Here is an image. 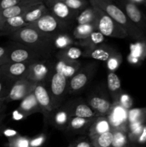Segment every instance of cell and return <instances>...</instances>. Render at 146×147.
Listing matches in <instances>:
<instances>
[{
    "instance_id": "cell-31",
    "label": "cell",
    "mask_w": 146,
    "mask_h": 147,
    "mask_svg": "<svg viewBox=\"0 0 146 147\" xmlns=\"http://www.w3.org/2000/svg\"><path fill=\"white\" fill-rule=\"evenodd\" d=\"M83 56V51L78 47L70 46L64 50H60L57 54V58L68 60H77Z\"/></svg>"
},
{
    "instance_id": "cell-12",
    "label": "cell",
    "mask_w": 146,
    "mask_h": 147,
    "mask_svg": "<svg viewBox=\"0 0 146 147\" xmlns=\"http://www.w3.org/2000/svg\"><path fill=\"white\" fill-rule=\"evenodd\" d=\"M127 113V110L124 109L118 102H114L106 116L113 130H122L126 132L128 126Z\"/></svg>"
},
{
    "instance_id": "cell-14",
    "label": "cell",
    "mask_w": 146,
    "mask_h": 147,
    "mask_svg": "<svg viewBox=\"0 0 146 147\" xmlns=\"http://www.w3.org/2000/svg\"><path fill=\"white\" fill-rule=\"evenodd\" d=\"M31 62L32 61L2 65L0 66V73L3 76L17 81L19 79L25 78Z\"/></svg>"
},
{
    "instance_id": "cell-17",
    "label": "cell",
    "mask_w": 146,
    "mask_h": 147,
    "mask_svg": "<svg viewBox=\"0 0 146 147\" xmlns=\"http://www.w3.org/2000/svg\"><path fill=\"white\" fill-rule=\"evenodd\" d=\"M117 52V50L111 46L101 44L84 50L83 52V57L107 62L110 57Z\"/></svg>"
},
{
    "instance_id": "cell-3",
    "label": "cell",
    "mask_w": 146,
    "mask_h": 147,
    "mask_svg": "<svg viewBox=\"0 0 146 147\" xmlns=\"http://www.w3.org/2000/svg\"><path fill=\"white\" fill-rule=\"evenodd\" d=\"M28 27L34 28L42 34L51 38H54L60 33L67 32L68 25L56 18L50 11L47 14Z\"/></svg>"
},
{
    "instance_id": "cell-47",
    "label": "cell",
    "mask_w": 146,
    "mask_h": 147,
    "mask_svg": "<svg viewBox=\"0 0 146 147\" xmlns=\"http://www.w3.org/2000/svg\"><path fill=\"white\" fill-rule=\"evenodd\" d=\"M4 106H6L5 99H0V109L4 107Z\"/></svg>"
},
{
    "instance_id": "cell-36",
    "label": "cell",
    "mask_w": 146,
    "mask_h": 147,
    "mask_svg": "<svg viewBox=\"0 0 146 147\" xmlns=\"http://www.w3.org/2000/svg\"><path fill=\"white\" fill-rule=\"evenodd\" d=\"M63 2L71 10L76 13H80L85 8L88 7L90 1L84 0H62Z\"/></svg>"
},
{
    "instance_id": "cell-43",
    "label": "cell",
    "mask_w": 146,
    "mask_h": 147,
    "mask_svg": "<svg viewBox=\"0 0 146 147\" xmlns=\"http://www.w3.org/2000/svg\"><path fill=\"white\" fill-rule=\"evenodd\" d=\"M74 147H93L91 142L86 139H80L77 142Z\"/></svg>"
},
{
    "instance_id": "cell-18",
    "label": "cell",
    "mask_w": 146,
    "mask_h": 147,
    "mask_svg": "<svg viewBox=\"0 0 146 147\" xmlns=\"http://www.w3.org/2000/svg\"><path fill=\"white\" fill-rule=\"evenodd\" d=\"M87 104L93 109L98 117L107 116L112 107L110 100L102 96L93 95L87 99Z\"/></svg>"
},
{
    "instance_id": "cell-46",
    "label": "cell",
    "mask_w": 146,
    "mask_h": 147,
    "mask_svg": "<svg viewBox=\"0 0 146 147\" xmlns=\"http://www.w3.org/2000/svg\"><path fill=\"white\" fill-rule=\"evenodd\" d=\"M132 3L138 6H143L146 7V0H130Z\"/></svg>"
},
{
    "instance_id": "cell-42",
    "label": "cell",
    "mask_w": 146,
    "mask_h": 147,
    "mask_svg": "<svg viewBox=\"0 0 146 147\" xmlns=\"http://www.w3.org/2000/svg\"><path fill=\"white\" fill-rule=\"evenodd\" d=\"M8 52V45L0 46V66L4 64V60Z\"/></svg>"
},
{
    "instance_id": "cell-8",
    "label": "cell",
    "mask_w": 146,
    "mask_h": 147,
    "mask_svg": "<svg viewBox=\"0 0 146 147\" xmlns=\"http://www.w3.org/2000/svg\"><path fill=\"white\" fill-rule=\"evenodd\" d=\"M52 73V65L47 60H34L31 62L24 78L34 83H43L50 78Z\"/></svg>"
},
{
    "instance_id": "cell-9",
    "label": "cell",
    "mask_w": 146,
    "mask_h": 147,
    "mask_svg": "<svg viewBox=\"0 0 146 147\" xmlns=\"http://www.w3.org/2000/svg\"><path fill=\"white\" fill-rule=\"evenodd\" d=\"M116 4L124 11L129 20L146 34V17L137 5L130 0L115 1Z\"/></svg>"
},
{
    "instance_id": "cell-1",
    "label": "cell",
    "mask_w": 146,
    "mask_h": 147,
    "mask_svg": "<svg viewBox=\"0 0 146 147\" xmlns=\"http://www.w3.org/2000/svg\"><path fill=\"white\" fill-rule=\"evenodd\" d=\"M9 36L13 42L34 50L47 60L56 50L53 45L52 38L28 26L11 33Z\"/></svg>"
},
{
    "instance_id": "cell-22",
    "label": "cell",
    "mask_w": 146,
    "mask_h": 147,
    "mask_svg": "<svg viewBox=\"0 0 146 147\" xmlns=\"http://www.w3.org/2000/svg\"><path fill=\"white\" fill-rule=\"evenodd\" d=\"M17 110L19 111L24 116V118L33 113L41 112L33 92L21 100V103Z\"/></svg>"
},
{
    "instance_id": "cell-16",
    "label": "cell",
    "mask_w": 146,
    "mask_h": 147,
    "mask_svg": "<svg viewBox=\"0 0 146 147\" xmlns=\"http://www.w3.org/2000/svg\"><path fill=\"white\" fill-rule=\"evenodd\" d=\"M71 117L97 119L98 116L87 103L82 100H74L66 105Z\"/></svg>"
},
{
    "instance_id": "cell-6",
    "label": "cell",
    "mask_w": 146,
    "mask_h": 147,
    "mask_svg": "<svg viewBox=\"0 0 146 147\" xmlns=\"http://www.w3.org/2000/svg\"><path fill=\"white\" fill-rule=\"evenodd\" d=\"M97 64L90 63L81 67L73 77L69 80L68 93L70 94L78 93L83 90L91 81L97 71Z\"/></svg>"
},
{
    "instance_id": "cell-35",
    "label": "cell",
    "mask_w": 146,
    "mask_h": 147,
    "mask_svg": "<svg viewBox=\"0 0 146 147\" xmlns=\"http://www.w3.org/2000/svg\"><path fill=\"white\" fill-rule=\"evenodd\" d=\"M127 134L122 130H113L112 147H127Z\"/></svg>"
},
{
    "instance_id": "cell-25",
    "label": "cell",
    "mask_w": 146,
    "mask_h": 147,
    "mask_svg": "<svg viewBox=\"0 0 146 147\" xmlns=\"http://www.w3.org/2000/svg\"><path fill=\"white\" fill-rule=\"evenodd\" d=\"M112 130L113 129H112L108 119H107L106 116L97 117L89 129V137H90V139H92L94 136H98V135L104 134L105 132L110 131Z\"/></svg>"
},
{
    "instance_id": "cell-41",
    "label": "cell",
    "mask_w": 146,
    "mask_h": 147,
    "mask_svg": "<svg viewBox=\"0 0 146 147\" xmlns=\"http://www.w3.org/2000/svg\"><path fill=\"white\" fill-rule=\"evenodd\" d=\"M46 140V136L44 134H40V136L34 138L30 140V147H39L43 144Z\"/></svg>"
},
{
    "instance_id": "cell-49",
    "label": "cell",
    "mask_w": 146,
    "mask_h": 147,
    "mask_svg": "<svg viewBox=\"0 0 146 147\" xmlns=\"http://www.w3.org/2000/svg\"><path fill=\"white\" fill-rule=\"evenodd\" d=\"M131 147H140V146H135V145H133Z\"/></svg>"
},
{
    "instance_id": "cell-29",
    "label": "cell",
    "mask_w": 146,
    "mask_h": 147,
    "mask_svg": "<svg viewBox=\"0 0 146 147\" xmlns=\"http://www.w3.org/2000/svg\"><path fill=\"white\" fill-rule=\"evenodd\" d=\"M97 31V25L94 24H80L77 25L74 29L72 32V36L74 40H81L87 38L93 32Z\"/></svg>"
},
{
    "instance_id": "cell-40",
    "label": "cell",
    "mask_w": 146,
    "mask_h": 147,
    "mask_svg": "<svg viewBox=\"0 0 146 147\" xmlns=\"http://www.w3.org/2000/svg\"><path fill=\"white\" fill-rule=\"evenodd\" d=\"M118 103H120L124 109H125L126 110L130 109V106H132L131 98H130V97L128 95L125 94V93H123V94L120 96L118 100Z\"/></svg>"
},
{
    "instance_id": "cell-26",
    "label": "cell",
    "mask_w": 146,
    "mask_h": 147,
    "mask_svg": "<svg viewBox=\"0 0 146 147\" xmlns=\"http://www.w3.org/2000/svg\"><path fill=\"white\" fill-rule=\"evenodd\" d=\"M96 119H83V118L71 117L67 129L74 133L82 134L88 131L90 126Z\"/></svg>"
},
{
    "instance_id": "cell-4",
    "label": "cell",
    "mask_w": 146,
    "mask_h": 147,
    "mask_svg": "<svg viewBox=\"0 0 146 147\" xmlns=\"http://www.w3.org/2000/svg\"><path fill=\"white\" fill-rule=\"evenodd\" d=\"M39 60H47L42 55L21 44L13 42L8 45V52L4 60V64L26 63Z\"/></svg>"
},
{
    "instance_id": "cell-45",
    "label": "cell",
    "mask_w": 146,
    "mask_h": 147,
    "mask_svg": "<svg viewBox=\"0 0 146 147\" xmlns=\"http://www.w3.org/2000/svg\"><path fill=\"white\" fill-rule=\"evenodd\" d=\"M6 117V106H4V107L1 108L0 109V126H1V123H2L3 121L5 119Z\"/></svg>"
},
{
    "instance_id": "cell-48",
    "label": "cell",
    "mask_w": 146,
    "mask_h": 147,
    "mask_svg": "<svg viewBox=\"0 0 146 147\" xmlns=\"http://www.w3.org/2000/svg\"><path fill=\"white\" fill-rule=\"evenodd\" d=\"M3 35H6L4 33H2V32H0V36H3Z\"/></svg>"
},
{
    "instance_id": "cell-15",
    "label": "cell",
    "mask_w": 146,
    "mask_h": 147,
    "mask_svg": "<svg viewBox=\"0 0 146 147\" xmlns=\"http://www.w3.org/2000/svg\"><path fill=\"white\" fill-rule=\"evenodd\" d=\"M81 68V63L77 60H68L57 58L52 64V70L70 80Z\"/></svg>"
},
{
    "instance_id": "cell-11",
    "label": "cell",
    "mask_w": 146,
    "mask_h": 147,
    "mask_svg": "<svg viewBox=\"0 0 146 147\" xmlns=\"http://www.w3.org/2000/svg\"><path fill=\"white\" fill-rule=\"evenodd\" d=\"M44 4L56 18L67 25L75 20L78 14L70 9L62 0H48L44 1Z\"/></svg>"
},
{
    "instance_id": "cell-5",
    "label": "cell",
    "mask_w": 146,
    "mask_h": 147,
    "mask_svg": "<svg viewBox=\"0 0 146 147\" xmlns=\"http://www.w3.org/2000/svg\"><path fill=\"white\" fill-rule=\"evenodd\" d=\"M96 9L97 14V31L102 35L109 37L123 39L128 37L127 32L122 26L102 11L97 8Z\"/></svg>"
},
{
    "instance_id": "cell-13",
    "label": "cell",
    "mask_w": 146,
    "mask_h": 147,
    "mask_svg": "<svg viewBox=\"0 0 146 147\" xmlns=\"http://www.w3.org/2000/svg\"><path fill=\"white\" fill-rule=\"evenodd\" d=\"M37 83L29 81L25 78L17 80L13 85L8 96L6 98V103L15 100H21L34 91Z\"/></svg>"
},
{
    "instance_id": "cell-24",
    "label": "cell",
    "mask_w": 146,
    "mask_h": 147,
    "mask_svg": "<svg viewBox=\"0 0 146 147\" xmlns=\"http://www.w3.org/2000/svg\"><path fill=\"white\" fill-rule=\"evenodd\" d=\"M107 88L114 102H118L120 96L123 93L119 77L113 72H108L107 76Z\"/></svg>"
},
{
    "instance_id": "cell-23",
    "label": "cell",
    "mask_w": 146,
    "mask_h": 147,
    "mask_svg": "<svg viewBox=\"0 0 146 147\" xmlns=\"http://www.w3.org/2000/svg\"><path fill=\"white\" fill-rule=\"evenodd\" d=\"M27 26V24L23 20L22 15L18 16L0 22V32L4 33L6 35H9Z\"/></svg>"
},
{
    "instance_id": "cell-38",
    "label": "cell",
    "mask_w": 146,
    "mask_h": 147,
    "mask_svg": "<svg viewBox=\"0 0 146 147\" xmlns=\"http://www.w3.org/2000/svg\"><path fill=\"white\" fill-rule=\"evenodd\" d=\"M122 62H123V57H122L121 54L119 52L115 53L106 62L107 63V67L108 69L109 72H113L114 73L115 70H116L120 67Z\"/></svg>"
},
{
    "instance_id": "cell-34",
    "label": "cell",
    "mask_w": 146,
    "mask_h": 147,
    "mask_svg": "<svg viewBox=\"0 0 146 147\" xmlns=\"http://www.w3.org/2000/svg\"><path fill=\"white\" fill-rule=\"evenodd\" d=\"M15 82L0 73V99L6 100Z\"/></svg>"
},
{
    "instance_id": "cell-21",
    "label": "cell",
    "mask_w": 146,
    "mask_h": 147,
    "mask_svg": "<svg viewBox=\"0 0 146 147\" xmlns=\"http://www.w3.org/2000/svg\"><path fill=\"white\" fill-rule=\"evenodd\" d=\"M70 119L71 116L65 105L54 109L50 117V121L54 127L60 130H64L68 128Z\"/></svg>"
},
{
    "instance_id": "cell-20",
    "label": "cell",
    "mask_w": 146,
    "mask_h": 147,
    "mask_svg": "<svg viewBox=\"0 0 146 147\" xmlns=\"http://www.w3.org/2000/svg\"><path fill=\"white\" fill-rule=\"evenodd\" d=\"M48 12L49 10L44 4V1H41L29 7L28 9L22 15V17L28 26L37 22Z\"/></svg>"
},
{
    "instance_id": "cell-10",
    "label": "cell",
    "mask_w": 146,
    "mask_h": 147,
    "mask_svg": "<svg viewBox=\"0 0 146 147\" xmlns=\"http://www.w3.org/2000/svg\"><path fill=\"white\" fill-rule=\"evenodd\" d=\"M34 96L39 105L41 113L44 117L46 122L49 121L54 109L53 107L52 98L47 88L43 83H37L34 89Z\"/></svg>"
},
{
    "instance_id": "cell-33",
    "label": "cell",
    "mask_w": 146,
    "mask_h": 147,
    "mask_svg": "<svg viewBox=\"0 0 146 147\" xmlns=\"http://www.w3.org/2000/svg\"><path fill=\"white\" fill-rule=\"evenodd\" d=\"M127 122L129 124L141 123L146 122V107L143 109H133L127 113Z\"/></svg>"
},
{
    "instance_id": "cell-2",
    "label": "cell",
    "mask_w": 146,
    "mask_h": 147,
    "mask_svg": "<svg viewBox=\"0 0 146 147\" xmlns=\"http://www.w3.org/2000/svg\"><path fill=\"white\" fill-rule=\"evenodd\" d=\"M90 4L99 9L111 17L117 24L123 27L129 37L140 42L146 43V34L135 25L124 11L113 1L110 0H90Z\"/></svg>"
},
{
    "instance_id": "cell-7",
    "label": "cell",
    "mask_w": 146,
    "mask_h": 147,
    "mask_svg": "<svg viewBox=\"0 0 146 147\" xmlns=\"http://www.w3.org/2000/svg\"><path fill=\"white\" fill-rule=\"evenodd\" d=\"M50 92L54 109L61 106L66 94L68 92L69 79L52 70L50 78Z\"/></svg>"
},
{
    "instance_id": "cell-28",
    "label": "cell",
    "mask_w": 146,
    "mask_h": 147,
    "mask_svg": "<svg viewBox=\"0 0 146 147\" xmlns=\"http://www.w3.org/2000/svg\"><path fill=\"white\" fill-rule=\"evenodd\" d=\"M53 45L55 49L62 50L76 44L75 40L72 35L69 33L63 32L57 34L52 39Z\"/></svg>"
},
{
    "instance_id": "cell-39",
    "label": "cell",
    "mask_w": 146,
    "mask_h": 147,
    "mask_svg": "<svg viewBox=\"0 0 146 147\" xmlns=\"http://www.w3.org/2000/svg\"><path fill=\"white\" fill-rule=\"evenodd\" d=\"M22 0H0V11L4 9L19 5Z\"/></svg>"
},
{
    "instance_id": "cell-27",
    "label": "cell",
    "mask_w": 146,
    "mask_h": 147,
    "mask_svg": "<svg viewBox=\"0 0 146 147\" xmlns=\"http://www.w3.org/2000/svg\"><path fill=\"white\" fill-rule=\"evenodd\" d=\"M77 25L80 24H94L97 27V9L94 7H87L77 14L75 19Z\"/></svg>"
},
{
    "instance_id": "cell-32",
    "label": "cell",
    "mask_w": 146,
    "mask_h": 147,
    "mask_svg": "<svg viewBox=\"0 0 146 147\" xmlns=\"http://www.w3.org/2000/svg\"><path fill=\"white\" fill-rule=\"evenodd\" d=\"M113 140V130L90 139V142L93 147H112Z\"/></svg>"
},
{
    "instance_id": "cell-44",
    "label": "cell",
    "mask_w": 146,
    "mask_h": 147,
    "mask_svg": "<svg viewBox=\"0 0 146 147\" xmlns=\"http://www.w3.org/2000/svg\"><path fill=\"white\" fill-rule=\"evenodd\" d=\"M13 119L16 121H19V120H22V119H25V118H24V116H23L19 111L16 110L14 112V113H13Z\"/></svg>"
},
{
    "instance_id": "cell-30",
    "label": "cell",
    "mask_w": 146,
    "mask_h": 147,
    "mask_svg": "<svg viewBox=\"0 0 146 147\" xmlns=\"http://www.w3.org/2000/svg\"><path fill=\"white\" fill-rule=\"evenodd\" d=\"M104 41V36L102 35L99 31H94L87 38L79 41L78 45L87 50V49L91 48L94 46L103 44Z\"/></svg>"
},
{
    "instance_id": "cell-19",
    "label": "cell",
    "mask_w": 146,
    "mask_h": 147,
    "mask_svg": "<svg viewBox=\"0 0 146 147\" xmlns=\"http://www.w3.org/2000/svg\"><path fill=\"white\" fill-rule=\"evenodd\" d=\"M41 1V0H22L21 4L0 11V22L12 17L23 15L31 5Z\"/></svg>"
},
{
    "instance_id": "cell-37",
    "label": "cell",
    "mask_w": 146,
    "mask_h": 147,
    "mask_svg": "<svg viewBox=\"0 0 146 147\" xmlns=\"http://www.w3.org/2000/svg\"><path fill=\"white\" fill-rule=\"evenodd\" d=\"M9 147H30V139L17 134L8 138Z\"/></svg>"
}]
</instances>
